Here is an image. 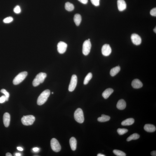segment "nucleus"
<instances>
[{
  "mask_svg": "<svg viewBox=\"0 0 156 156\" xmlns=\"http://www.w3.org/2000/svg\"><path fill=\"white\" fill-rule=\"evenodd\" d=\"M50 95V91L49 90H45L41 93L38 98L37 104L38 105H41L46 102Z\"/></svg>",
  "mask_w": 156,
  "mask_h": 156,
  "instance_id": "obj_1",
  "label": "nucleus"
},
{
  "mask_svg": "<svg viewBox=\"0 0 156 156\" xmlns=\"http://www.w3.org/2000/svg\"><path fill=\"white\" fill-rule=\"evenodd\" d=\"M47 77V74L41 72L38 74L33 81L32 84L34 86H36L42 83Z\"/></svg>",
  "mask_w": 156,
  "mask_h": 156,
  "instance_id": "obj_2",
  "label": "nucleus"
},
{
  "mask_svg": "<svg viewBox=\"0 0 156 156\" xmlns=\"http://www.w3.org/2000/svg\"><path fill=\"white\" fill-rule=\"evenodd\" d=\"M74 117L76 121L79 123H82L84 121V114L82 109L78 108L76 110L74 114Z\"/></svg>",
  "mask_w": 156,
  "mask_h": 156,
  "instance_id": "obj_3",
  "label": "nucleus"
},
{
  "mask_svg": "<svg viewBox=\"0 0 156 156\" xmlns=\"http://www.w3.org/2000/svg\"><path fill=\"white\" fill-rule=\"evenodd\" d=\"M35 120V117L32 115L24 116L21 119L22 123L24 125L29 126L32 125Z\"/></svg>",
  "mask_w": 156,
  "mask_h": 156,
  "instance_id": "obj_4",
  "label": "nucleus"
},
{
  "mask_svg": "<svg viewBox=\"0 0 156 156\" xmlns=\"http://www.w3.org/2000/svg\"><path fill=\"white\" fill-rule=\"evenodd\" d=\"M27 75V73L26 72L20 73L14 78L13 81V84L15 85L20 84L25 79Z\"/></svg>",
  "mask_w": 156,
  "mask_h": 156,
  "instance_id": "obj_5",
  "label": "nucleus"
},
{
  "mask_svg": "<svg viewBox=\"0 0 156 156\" xmlns=\"http://www.w3.org/2000/svg\"><path fill=\"white\" fill-rule=\"evenodd\" d=\"M91 42L86 40L83 43L82 47V53L85 55L88 54L91 50Z\"/></svg>",
  "mask_w": 156,
  "mask_h": 156,
  "instance_id": "obj_6",
  "label": "nucleus"
},
{
  "mask_svg": "<svg viewBox=\"0 0 156 156\" xmlns=\"http://www.w3.org/2000/svg\"><path fill=\"white\" fill-rule=\"evenodd\" d=\"M51 148L55 152H60L61 149V147L58 140L55 138L52 139L51 141Z\"/></svg>",
  "mask_w": 156,
  "mask_h": 156,
  "instance_id": "obj_7",
  "label": "nucleus"
},
{
  "mask_svg": "<svg viewBox=\"0 0 156 156\" xmlns=\"http://www.w3.org/2000/svg\"><path fill=\"white\" fill-rule=\"evenodd\" d=\"M77 77L75 75H73L72 76L70 84L69 87V91L72 92L75 89L77 83Z\"/></svg>",
  "mask_w": 156,
  "mask_h": 156,
  "instance_id": "obj_8",
  "label": "nucleus"
},
{
  "mask_svg": "<svg viewBox=\"0 0 156 156\" xmlns=\"http://www.w3.org/2000/svg\"><path fill=\"white\" fill-rule=\"evenodd\" d=\"M67 45L66 43L60 41L57 45V50L59 53L63 54L65 52L67 49Z\"/></svg>",
  "mask_w": 156,
  "mask_h": 156,
  "instance_id": "obj_9",
  "label": "nucleus"
},
{
  "mask_svg": "<svg viewBox=\"0 0 156 156\" xmlns=\"http://www.w3.org/2000/svg\"><path fill=\"white\" fill-rule=\"evenodd\" d=\"M111 52V48L109 45L105 44L102 46V54L104 56H108L110 54Z\"/></svg>",
  "mask_w": 156,
  "mask_h": 156,
  "instance_id": "obj_10",
  "label": "nucleus"
},
{
  "mask_svg": "<svg viewBox=\"0 0 156 156\" xmlns=\"http://www.w3.org/2000/svg\"><path fill=\"white\" fill-rule=\"evenodd\" d=\"M131 39L133 44L137 45H140L142 42V40L140 36L138 34H133L131 35Z\"/></svg>",
  "mask_w": 156,
  "mask_h": 156,
  "instance_id": "obj_11",
  "label": "nucleus"
},
{
  "mask_svg": "<svg viewBox=\"0 0 156 156\" xmlns=\"http://www.w3.org/2000/svg\"><path fill=\"white\" fill-rule=\"evenodd\" d=\"M10 115L8 112H6L3 114V121L5 127H8L9 126L10 122Z\"/></svg>",
  "mask_w": 156,
  "mask_h": 156,
  "instance_id": "obj_12",
  "label": "nucleus"
},
{
  "mask_svg": "<svg viewBox=\"0 0 156 156\" xmlns=\"http://www.w3.org/2000/svg\"><path fill=\"white\" fill-rule=\"evenodd\" d=\"M117 3L118 9L119 11H122L126 9L127 4L124 0H118Z\"/></svg>",
  "mask_w": 156,
  "mask_h": 156,
  "instance_id": "obj_13",
  "label": "nucleus"
},
{
  "mask_svg": "<svg viewBox=\"0 0 156 156\" xmlns=\"http://www.w3.org/2000/svg\"><path fill=\"white\" fill-rule=\"evenodd\" d=\"M132 86L134 88H139L143 86V84L139 79H135L133 80L131 83Z\"/></svg>",
  "mask_w": 156,
  "mask_h": 156,
  "instance_id": "obj_14",
  "label": "nucleus"
},
{
  "mask_svg": "<svg viewBox=\"0 0 156 156\" xmlns=\"http://www.w3.org/2000/svg\"><path fill=\"white\" fill-rule=\"evenodd\" d=\"M144 128L145 131L148 132H154L156 130L155 126L152 124H145L144 126Z\"/></svg>",
  "mask_w": 156,
  "mask_h": 156,
  "instance_id": "obj_15",
  "label": "nucleus"
},
{
  "mask_svg": "<svg viewBox=\"0 0 156 156\" xmlns=\"http://www.w3.org/2000/svg\"><path fill=\"white\" fill-rule=\"evenodd\" d=\"M126 103L125 101L123 99H121L118 102L117 107L119 110H123L126 108Z\"/></svg>",
  "mask_w": 156,
  "mask_h": 156,
  "instance_id": "obj_16",
  "label": "nucleus"
},
{
  "mask_svg": "<svg viewBox=\"0 0 156 156\" xmlns=\"http://www.w3.org/2000/svg\"><path fill=\"white\" fill-rule=\"evenodd\" d=\"M113 92L114 90L112 88H107L102 93V96L104 98L107 99Z\"/></svg>",
  "mask_w": 156,
  "mask_h": 156,
  "instance_id": "obj_17",
  "label": "nucleus"
},
{
  "mask_svg": "<svg viewBox=\"0 0 156 156\" xmlns=\"http://www.w3.org/2000/svg\"><path fill=\"white\" fill-rule=\"evenodd\" d=\"M77 140L74 137H72L69 140V143L71 149L73 151H75L76 150L77 146Z\"/></svg>",
  "mask_w": 156,
  "mask_h": 156,
  "instance_id": "obj_18",
  "label": "nucleus"
},
{
  "mask_svg": "<svg viewBox=\"0 0 156 156\" xmlns=\"http://www.w3.org/2000/svg\"><path fill=\"white\" fill-rule=\"evenodd\" d=\"M134 119L132 118H129L123 121L121 123L122 126H130L132 125L134 123Z\"/></svg>",
  "mask_w": 156,
  "mask_h": 156,
  "instance_id": "obj_19",
  "label": "nucleus"
},
{
  "mask_svg": "<svg viewBox=\"0 0 156 156\" xmlns=\"http://www.w3.org/2000/svg\"><path fill=\"white\" fill-rule=\"evenodd\" d=\"M74 21L76 25L77 26H79L80 24L81 21V15L79 14H76L74 17Z\"/></svg>",
  "mask_w": 156,
  "mask_h": 156,
  "instance_id": "obj_20",
  "label": "nucleus"
},
{
  "mask_svg": "<svg viewBox=\"0 0 156 156\" xmlns=\"http://www.w3.org/2000/svg\"><path fill=\"white\" fill-rule=\"evenodd\" d=\"M120 69V67L119 66L113 68L110 70V75L112 76H115L119 72Z\"/></svg>",
  "mask_w": 156,
  "mask_h": 156,
  "instance_id": "obj_21",
  "label": "nucleus"
},
{
  "mask_svg": "<svg viewBox=\"0 0 156 156\" xmlns=\"http://www.w3.org/2000/svg\"><path fill=\"white\" fill-rule=\"evenodd\" d=\"M110 119V118L109 116L103 114H102L101 117L98 118V120L100 122H104L109 121Z\"/></svg>",
  "mask_w": 156,
  "mask_h": 156,
  "instance_id": "obj_22",
  "label": "nucleus"
},
{
  "mask_svg": "<svg viewBox=\"0 0 156 156\" xmlns=\"http://www.w3.org/2000/svg\"><path fill=\"white\" fill-rule=\"evenodd\" d=\"M65 8L66 10L69 11H73L74 9V7L73 4L69 2L65 3Z\"/></svg>",
  "mask_w": 156,
  "mask_h": 156,
  "instance_id": "obj_23",
  "label": "nucleus"
},
{
  "mask_svg": "<svg viewBox=\"0 0 156 156\" xmlns=\"http://www.w3.org/2000/svg\"><path fill=\"white\" fill-rule=\"evenodd\" d=\"M140 137L139 135L137 133H133L127 139V141H130L133 140H136L138 139Z\"/></svg>",
  "mask_w": 156,
  "mask_h": 156,
  "instance_id": "obj_24",
  "label": "nucleus"
},
{
  "mask_svg": "<svg viewBox=\"0 0 156 156\" xmlns=\"http://www.w3.org/2000/svg\"><path fill=\"white\" fill-rule=\"evenodd\" d=\"M92 78V74L91 73H89L85 78L84 81V85L87 84Z\"/></svg>",
  "mask_w": 156,
  "mask_h": 156,
  "instance_id": "obj_25",
  "label": "nucleus"
},
{
  "mask_svg": "<svg viewBox=\"0 0 156 156\" xmlns=\"http://www.w3.org/2000/svg\"><path fill=\"white\" fill-rule=\"evenodd\" d=\"M113 152L114 154L118 156H126V154L122 151L117 150H114Z\"/></svg>",
  "mask_w": 156,
  "mask_h": 156,
  "instance_id": "obj_26",
  "label": "nucleus"
},
{
  "mask_svg": "<svg viewBox=\"0 0 156 156\" xmlns=\"http://www.w3.org/2000/svg\"><path fill=\"white\" fill-rule=\"evenodd\" d=\"M128 130L125 128H119L117 130V132L120 135H123L127 133Z\"/></svg>",
  "mask_w": 156,
  "mask_h": 156,
  "instance_id": "obj_27",
  "label": "nucleus"
},
{
  "mask_svg": "<svg viewBox=\"0 0 156 156\" xmlns=\"http://www.w3.org/2000/svg\"><path fill=\"white\" fill-rule=\"evenodd\" d=\"M13 17H6V18L3 19V22L5 23L8 24L10 23L13 22Z\"/></svg>",
  "mask_w": 156,
  "mask_h": 156,
  "instance_id": "obj_28",
  "label": "nucleus"
},
{
  "mask_svg": "<svg viewBox=\"0 0 156 156\" xmlns=\"http://www.w3.org/2000/svg\"><path fill=\"white\" fill-rule=\"evenodd\" d=\"M1 93H3L4 95L6 98V101H7L8 100L9 98L10 95L9 93L5 89H2L0 91Z\"/></svg>",
  "mask_w": 156,
  "mask_h": 156,
  "instance_id": "obj_29",
  "label": "nucleus"
},
{
  "mask_svg": "<svg viewBox=\"0 0 156 156\" xmlns=\"http://www.w3.org/2000/svg\"><path fill=\"white\" fill-rule=\"evenodd\" d=\"M13 11L15 13L17 14L20 13L21 11V8L20 6H18V5H17V6H16L14 9Z\"/></svg>",
  "mask_w": 156,
  "mask_h": 156,
  "instance_id": "obj_30",
  "label": "nucleus"
},
{
  "mask_svg": "<svg viewBox=\"0 0 156 156\" xmlns=\"http://www.w3.org/2000/svg\"><path fill=\"white\" fill-rule=\"evenodd\" d=\"M92 4L95 6H97L100 5V0H91Z\"/></svg>",
  "mask_w": 156,
  "mask_h": 156,
  "instance_id": "obj_31",
  "label": "nucleus"
},
{
  "mask_svg": "<svg viewBox=\"0 0 156 156\" xmlns=\"http://www.w3.org/2000/svg\"><path fill=\"white\" fill-rule=\"evenodd\" d=\"M150 14L151 15L153 16H156V8H154L151 10L150 12Z\"/></svg>",
  "mask_w": 156,
  "mask_h": 156,
  "instance_id": "obj_32",
  "label": "nucleus"
},
{
  "mask_svg": "<svg viewBox=\"0 0 156 156\" xmlns=\"http://www.w3.org/2000/svg\"><path fill=\"white\" fill-rule=\"evenodd\" d=\"M5 101H6V98L4 95L0 97V103H3Z\"/></svg>",
  "mask_w": 156,
  "mask_h": 156,
  "instance_id": "obj_33",
  "label": "nucleus"
},
{
  "mask_svg": "<svg viewBox=\"0 0 156 156\" xmlns=\"http://www.w3.org/2000/svg\"><path fill=\"white\" fill-rule=\"evenodd\" d=\"M78 0L84 4H86L88 2V0Z\"/></svg>",
  "mask_w": 156,
  "mask_h": 156,
  "instance_id": "obj_34",
  "label": "nucleus"
},
{
  "mask_svg": "<svg viewBox=\"0 0 156 156\" xmlns=\"http://www.w3.org/2000/svg\"><path fill=\"white\" fill-rule=\"evenodd\" d=\"M32 150L34 152H38L40 150V149L37 147H35L32 149Z\"/></svg>",
  "mask_w": 156,
  "mask_h": 156,
  "instance_id": "obj_35",
  "label": "nucleus"
},
{
  "mask_svg": "<svg viewBox=\"0 0 156 156\" xmlns=\"http://www.w3.org/2000/svg\"><path fill=\"white\" fill-rule=\"evenodd\" d=\"M151 155L153 156H156V151H154L151 152Z\"/></svg>",
  "mask_w": 156,
  "mask_h": 156,
  "instance_id": "obj_36",
  "label": "nucleus"
},
{
  "mask_svg": "<svg viewBox=\"0 0 156 156\" xmlns=\"http://www.w3.org/2000/svg\"><path fill=\"white\" fill-rule=\"evenodd\" d=\"M17 149L19 151H23V149L22 147H17Z\"/></svg>",
  "mask_w": 156,
  "mask_h": 156,
  "instance_id": "obj_37",
  "label": "nucleus"
},
{
  "mask_svg": "<svg viewBox=\"0 0 156 156\" xmlns=\"http://www.w3.org/2000/svg\"><path fill=\"white\" fill-rule=\"evenodd\" d=\"M6 156H12V154L9 153H7L6 154Z\"/></svg>",
  "mask_w": 156,
  "mask_h": 156,
  "instance_id": "obj_38",
  "label": "nucleus"
},
{
  "mask_svg": "<svg viewBox=\"0 0 156 156\" xmlns=\"http://www.w3.org/2000/svg\"><path fill=\"white\" fill-rule=\"evenodd\" d=\"M15 155L16 156H21V154L20 153H16L15 154Z\"/></svg>",
  "mask_w": 156,
  "mask_h": 156,
  "instance_id": "obj_39",
  "label": "nucleus"
},
{
  "mask_svg": "<svg viewBox=\"0 0 156 156\" xmlns=\"http://www.w3.org/2000/svg\"><path fill=\"white\" fill-rule=\"evenodd\" d=\"M97 156H105V155H104V154H99L97 155Z\"/></svg>",
  "mask_w": 156,
  "mask_h": 156,
  "instance_id": "obj_40",
  "label": "nucleus"
},
{
  "mask_svg": "<svg viewBox=\"0 0 156 156\" xmlns=\"http://www.w3.org/2000/svg\"><path fill=\"white\" fill-rule=\"evenodd\" d=\"M154 32H155V33H156V27H155V28L154 29Z\"/></svg>",
  "mask_w": 156,
  "mask_h": 156,
  "instance_id": "obj_41",
  "label": "nucleus"
},
{
  "mask_svg": "<svg viewBox=\"0 0 156 156\" xmlns=\"http://www.w3.org/2000/svg\"><path fill=\"white\" fill-rule=\"evenodd\" d=\"M88 40L90 41V39H88Z\"/></svg>",
  "mask_w": 156,
  "mask_h": 156,
  "instance_id": "obj_42",
  "label": "nucleus"
},
{
  "mask_svg": "<svg viewBox=\"0 0 156 156\" xmlns=\"http://www.w3.org/2000/svg\"><path fill=\"white\" fill-rule=\"evenodd\" d=\"M53 92H52V94H53Z\"/></svg>",
  "mask_w": 156,
  "mask_h": 156,
  "instance_id": "obj_43",
  "label": "nucleus"
}]
</instances>
